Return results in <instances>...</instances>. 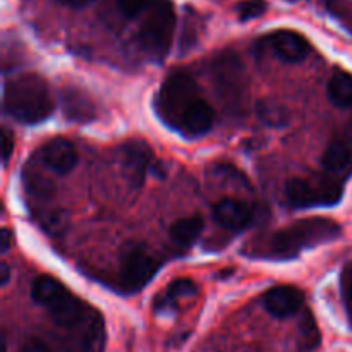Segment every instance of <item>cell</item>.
<instances>
[{
  "label": "cell",
  "instance_id": "obj_1",
  "mask_svg": "<svg viewBox=\"0 0 352 352\" xmlns=\"http://www.w3.org/2000/svg\"><path fill=\"white\" fill-rule=\"evenodd\" d=\"M3 110L21 124L43 122L54 110V98L47 81L33 72L6 81Z\"/></svg>",
  "mask_w": 352,
  "mask_h": 352
},
{
  "label": "cell",
  "instance_id": "obj_2",
  "mask_svg": "<svg viewBox=\"0 0 352 352\" xmlns=\"http://www.w3.org/2000/svg\"><path fill=\"white\" fill-rule=\"evenodd\" d=\"M340 232L342 230L339 223L330 219L318 217V219L299 220L265 241L258 254L265 258H275V260H291L298 256L302 250L337 239Z\"/></svg>",
  "mask_w": 352,
  "mask_h": 352
},
{
  "label": "cell",
  "instance_id": "obj_3",
  "mask_svg": "<svg viewBox=\"0 0 352 352\" xmlns=\"http://www.w3.org/2000/svg\"><path fill=\"white\" fill-rule=\"evenodd\" d=\"M199 98L203 96L198 82L188 72L175 71L162 85L155 100V109L167 126L177 131L182 117Z\"/></svg>",
  "mask_w": 352,
  "mask_h": 352
},
{
  "label": "cell",
  "instance_id": "obj_4",
  "mask_svg": "<svg viewBox=\"0 0 352 352\" xmlns=\"http://www.w3.org/2000/svg\"><path fill=\"white\" fill-rule=\"evenodd\" d=\"M31 296L38 305L47 308L55 323L62 327L78 325L85 316V302L54 277H38L31 287Z\"/></svg>",
  "mask_w": 352,
  "mask_h": 352
},
{
  "label": "cell",
  "instance_id": "obj_5",
  "mask_svg": "<svg viewBox=\"0 0 352 352\" xmlns=\"http://www.w3.org/2000/svg\"><path fill=\"white\" fill-rule=\"evenodd\" d=\"M342 182L329 172L311 177H294L285 184V196L294 208L333 206L342 199Z\"/></svg>",
  "mask_w": 352,
  "mask_h": 352
},
{
  "label": "cell",
  "instance_id": "obj_6",
  "mask_svg": "<svg viewBox=\"0 0 352 352\" xmlns=\"http://www.w3.org/2000/svg\"><path fill=\"white\" fill-rule=\"evenodd\" d=\"M175 31V10L168 0H155L140 30V43L155 60H164Z\"/></svg>",
  "mask_w": 352,
  "mask_h": 352
},
{
  "label": "cell",
  "instance_id": "obj_7",
  "mask_svg": "<svg viewBox=\"0 0 352 352\" xmlns=\"http://www.w3.org/2000/svg\"><path fill=\"white\" fill-rule=\"evenodd\" d=\"M160 268L157 258L143 244H127L120 258L122 284L131 291L143 289Z\"/></svg>",
  "mask_w": 352,
  "mask_h": 352
},
{
  "label": "cell",
  "instance_id": "obj_8",
  "mask_svg": "<svg viewBox=\"0 0 352 352\" xmlns=\"http://www.w3.org/2000/svg\"><path fill=\"white\" fill-rule=\"evenodd\" d=\"M213 82L219 89L220 96L230 103L237 105L244 96V67L241 64L239 57L232 52H223L213 60L212 64Z\"/></svg>",
  "mask_w": 352,
  "mask_h": 352
},
{
  "label": "cell",
  "instance_id": "obj_9",
  "mask_svg": "<svg viewBox=\"0 0 352 352\" xmlns=\"http://www.w3.org/2000/svg\"><path fill=\"white\" fill-rule=\"evenodd\" d=\"M122 155V168L131 188L140 189L146 179L148 168L153 162V151L144 141L131 140L120 150Z\"/></svg>",
  "mask_w": 352,
  "mask_h": 352
},
{
  "label": "cell",
  "instance_id": "obj_10",
  "mask_svg": "<svg viewBox=\"0 0 352 352\" xmlns=\"http://www.w3.org/2000/svg\"><path fill=\"white\" fill-rule=\"evenodd\" d=\"M263 306L275 318H287L305 306V294L294 285H277L265 292Z\"/></svg>",
  "mask_w": 352,
  "mask_h": 352
},
{
  "label": "cell",
  "instance_id": "obj_11",
  "mask_svg": "<svg viewBox=\"0 0 352 352\" xmlns=\"http://www.w3.org/2000/svg\"><path fill=\"white\" fill-rule=\"evenodd\" d=\"M213 219L229 230H243L254 220V208L250 203L237 198L220 199L213 208Z\"/></svg>",
  "mask_w": 352,
  "mask_h": 352
},
{
  "label": "cell",
  "instance_id": "obj_12",
  "mask_svg": "<svg viewBox=\"0 0 352 352\" xmlns=\"http://www.w3.org/2000/svg\"><path fill=\"white\" fill-rule=\"evenodd\" d=\"M268 43H270L274 54L277 55L280 60L289 62V64H296V62L305 60V58L308 57L309 50H311L308 40L291 30H280L272 33L270 36H268Z\"/></svg>",
  "mask_w": 352,
  "mask_h": 352
},
{
  "label": "cell",
  "instance_id": "obj_13",
  "mask_svg": "<svg viewBox=\"0 0 352 352\" xmlns=\"http://www.w3.org/2000/svg\"><path fill=\"white\" fill-rule=\"evenodd\" d=\"M40 155L43 164L58 175L69 174L78 165V151H76L74 144L64 138L48 141L41 148Z\"/></svg>",
  "mask_w": 352,
  "mask_h": 352
},
{
  "label": "cell",
  "instance_id": "obj_14",
  "mask_svg": "<svg viewBox=\"0 0 352 352\" xmlns=\"http://www.w3.org/2000/svg\"><path fill=\"white\" fill-rule=\"evenodd\" d=\"M213 122H215V110L205 98H199L182 117L177 131L188 138H199L212 129Z\"/></svg>",
  "mask_w": 352,
  "mask_h": 352
},
{
  "label": "cell",
  "instance_id": "obj_15",
  "mask_svg": "<svg viewBox=\"0 0 352 352\" xmlns=\"http://www.w3.org/2000/svg\"><path fill=\"white\" fill-rule=\"evenodd\" d=\"M322 165L325 172L342 177L352 170V153L346 143L342 141H333L329 144L322 157Z\"/></svg>",
  "mask_w": 352,
  "mask_h": 352
},
{
  "label": "cell",
  "instance_id": "obj_16",
  "mask_svg": "<svg viewBox=\"0 0 352 352\" xmlns=\"http://www.w3.org/2000/svg\"><path fill=\"white\" fill-rule=\"evenodd\" d=\"M203 227H205V220H203L201 215L186 217V219L172 223L170 237L177 246L188 248L198 239L199 234L203 232Z\"/></svg>",
  "mask_w": 352,
  "mask_h": 352
},
{
  "label": "cell",
  "instance_id": "obj_17",
  "mask_svg": "<svg viewBox=\"0 0 352 352\" xmlns=\"http://www.w3.org/2000/svg\"><path fill=\"white\" fill-rule=\"evenodd\" d=\"M329 98L337 107H352V76L336 71L329 79Z\"/></svg>",
  "mask_w": 352,
  "mask_h": 352
},
{
  "label": "cell",
  "instance_id": "obj_18",
  "mask_svg": "<svg viewBox=\"0 0 352 352\" xmlns=\"http://www.w3.org/2000/svg\"><path fill=\"white\" fill-rule=\"evenodd\" d=\"M62 103H64L65 117L72 120H89L93 119V107L89 105L88 100L82 96V93L74 91V89H65L62 95Z\"/></svg>",
  "mask_w": 352,
  "mask_h": 352
},
{
  "label": "cell",
  "instance_id": "obj_19",
  "mask_svg": "<svg viewBox=\"0 0 352 352\" xmlns=\"http://www.w3.org/2000/svg\"><path fill=\"white\" fill-rule=\"evenodd\" d=\"M258 113H260L261 119L265 120L270 126H282L287 120V113H285L284 107H278L275 103H260L258 105Z\"/></svg>",
  "mask_w": 352,
  "mask_h": 352
},
{
  "label": "cell",
  "instance_id": "obj_20",
  "mask_svg": "<svg viewBox=\"0 0 352 352\" xmlns=\"http://www.w3.org/2000/svg\"><path fill=\"white\" fill-rule=\"evenodd\" d=\"M236 12L241 21L256 19L267 12V2L265 0H244V2L237 3Z\"/></svg>",
  "mask_w": 352,
  "mask_h": 352
},
{
  "label": "cell",
  "instance_id": "obj_21",
  "mask_svg": "<svg viewBox=\"0 0 352 352\" xmlns=\"http://www.w3.org/2000/svg\"><path fill=\"white\" fill-rule=\"evenodd\" d=\"M196 292H198V287H196V284L191 278H177V280H174L168 285L165 299L167 301H174V299L186 298V296H195Z\"/></svg>",
  "mask_w": 352,
  "mask_h": 352
},
{
  "label": "cell",
  "instance_id": "obj_22",
  "mask_svg": "<svg viewBox=\"0 0 352 352\" xmlns=\"http://www.w3.org/2000/svg\"><path fill=\"white\" fill-rule=\"evenodd\" d=\"M116 2L122 16L134 19V17L141 16L143 12L150 10L155 0H116Z\"/></svg>",
  "mask_w": 352,
  "mask_h": 352
},
{
  "label": "cell",
  "instance_id": "obj_23",
  "mask_svg": "<svg viewBox=\"0 0 352 352\" xmlns=\"http://www.w3.org/2000/svg\"><path fill=\"white\" fill-rule=\"evenodd\" d=\"M301 333H302V347L305 349H313L318 346V327H316L315 320L309 313H306L305 322L301 323Z\"/></svg>",
  "mask_w": 352,
  "mask_h": 352
},
{
  "label": "cell",
  "instance_id": "obj_24",
  "mask_svg": "<svg viewBox=\"0 0 352 352\" xmlns=\"http://www.w3.org/2000/svg\"><path fill=\"white\" fill-rule=\"evenodd\" d=\"M14 151V136L9 129H3V164L10 160Z\"/></svg>",
  "mask_w": 352,
  "mask_h": 352
},
{
  "label": "cell",
  "instance_id": "obj_25",
  "mask_svg": "<svg viewBox=\"0 0 352 352\" xmlns=\"http://www.w3.org/2000/svg\"><path fill=\"white\" fill-rule=\"evenodd\" d=\"M21 352H50L47 344L40 339H30L26 344L23 346Z\"/></svg>",
  "mask_w": 352,
  "mask_h": 352
},
{
  "label": "cell",
  "instance_id": "obj_26",
  "mask_svg": "<svg viewBox=\"0 0 352 352\" xmlns=\"http://www.w3.org/2000/svg\"><path fill=\"white\" fill-rule=\"evenodd\" d=\"M342 289L346 298L352 302V265L347 267L342 274Z\"/></svg>",
  "mask_w": 352,
  "mask_h": 352
},
{
  "label": "cell",
  "instance_id": "obj_27",
  "mask_svg": "<svg viewBox=\"0 0 352 352\" xmlns=\"http://www.w3.org/2000/svg\"><path fill=\"white\" fill-rule=\"evenodd\" d=\"M57 2L65 7H71V9H82V7L89 6V3H93L95 0H57Z\"/></svg>",
  "mask_w": 352,
  "mask_h": 352
},
{
  "label": "cell",
  "instance_id": "obj_28",
  "mask_svg": "<svg viewBox=\"0 0 352 352\" xmlns=\"http://www.w3.org/2000/svg\"><path fill=\"white\" fill-rule=\"evenodd\" d=\"M2 239H0V246H2V253L9 251L10 244H12V232L9 229H2Z\"/></svg>",
  "mask_w": 352,
  "mask_h": 352
},
{
  "label": "cell",
  "instance_id": "obj_29",
  "mask_svg": "<svg viewBox=\"0 0 352 352\" xmlns=\"http://www.w3.org/2000/svg\"><path fill=\"white\" fill-rule=\"evenodd\" d=\"M0 275H2V278H0V284H2V285L9 284L10 268H9V265L6 263V261H2V265H0Z\"/></svg>",
  "mask_w": 352,
  "mask_h": 352
},
{
  "label": "cell",
  "instance_id": "obj_30",
  "mask_svg": "<svg viewBox=\"0 0 352 352\" xmlns=\"http://www.w3.org/2000/svg\"><path fill=\"white\" fill-rule=\"evenodd\" d=\"M349 133H351V138H352V119H351V122H349Z\"/></svg>",
  "mask_w": 352,
  "mask_h": 352
},
{
  "label": "cell",
  "instance_id": "obj_31",
  "mask_svg": "<svg viewBox=\"0 0 352 352\" xmlns=\"http://www.w3.org/2000/svg\"><path fill=\"white\" fill-rule=\"evenodd\" d=\"M287 2H299V0H287Z\"/></svg>",
  "mask_w": 352,
  "mask_h": 352
}]
</instances>
